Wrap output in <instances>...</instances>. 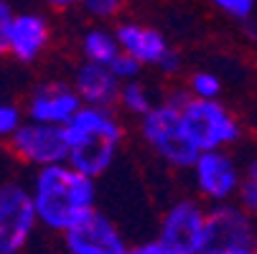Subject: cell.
Segmentation results:
<instances>
[{
	"mask_svg": "<svg viewBox=\"0 0 257 254\" xmlns=\"http://www.w3.org/2000/svg\"><path fill=\"white\" fill-rule=\"evenodd\" d=\"M54 44V21L41 8H23L13 13L8 28V59L21 66L39 64Z\"/></svg>",
	"mask_w": 257,
	"mask_h": 254,
	"instance_id": "11",
	"label": "cell"
},
{
	"mask_svg": "<svg viewBox=\"0 0 257 254\" xmlns=\"http://www.w3.org/2000/svg\"><path fill=\"white\" fill-rule=\"evenodd\" d=\"M194 193L204 203H224L234 201L242 183V165L234 158L232 148L201 150L189 168Z\"/></svg>",
	"mask_w": 257,
	"mask_h": 254,
	"instance_id": "9",
	"label": "cell"
},
{
	"mask_svg": "<svg viewBox=\"0 0 257 254\" xmlns=\"http://www.w3.org/2000/svg\"><path fill=\"white\" fill-rule=\"evenodd\" d=\"M23 120H26L23 107H18L16 102H8V99H0V140H8Z\"/></svg>",
	"mask_w": 257,
	"mask_h": 254,
	"instance_id": "21",
	"label": "cell"
},
{
	"mask_svg": "<svg viewBox=\"0 0 257 254\" xmlns=\"http://www.w3.org/2000/svg\"><path fill=\"white\" fill-rule=\"evenodd\" d=\"M186 97V87L171 89L163 99L156 102L151 112L135 120L138 137L158 160L173 170H189L199 155L196 145L189 140L181 117V102Z\"/></svg>",
	"mask_w": 257,
	"mask_h": 254,
	"instance_id": "3",
	"label": "cell"
},
{
	"mask_svg": "<svg viewBox=\"0 0 257 254\" xmlns=\"http://www.w3.org/2000/svg\"><path fill=\"white\" fill-rule=\"evenodd\" d=\"M64 132L69 142V163L99 180L122 150V112L117 107L82 104V110L64 125Z\"/></svg>",
	"mask_w": 257,
	"mask_h": 254,
	"instance_id": "2",
	"label": "cell"
},
{
	"mask_svg": "<svg viewBox=\"0 0 257 254\" xmlns=\"http://www.w3.org/2000/svg\"><path fill=\"white\" fill-rule=\"evenodd\" d=\"M209 203L199 196L176 198L161 216L156 236L166 246V254H204Z\"/></svg>",
	"mask_w": 257,
	"mask_h": 254,
	"instance_id": "8",
	"label": "cell"
},
{
	"mask_svg": "<svg viewBox=\"0 0 257 254\" xmlns=\"http://www.w3.org/2000/svg\"><path fill=\"white\" fill-rule=\"evenodd\" d=\"M244 31H247V36H249L252 41H257V18L247 21V23H244Z\"/></svg>",
	"mask_w": 257,
	"mask_h": 254,
	"instance_id": "25",
	"label": "cell"
},
{
	"mask_svg": "<svg viewBox=\"0 0 257 254\" xmlns=\"http://www.w3.org/2000/svg\"><path fill=\"white\" fill-rule=\"evenodd\" d=\"M127 0H82L79 8L84 11L87 18L97 21V23H112L125 13Z\"/></svg>",
	"mask_w": 257,
	"mask_h": 254,
	"instance_id": "20",
	"label": "cell"
},
{
	"mask_svg": "<svg viewBox=\"0 0 257 254\" xmlns=\"http://www.w3.org/2000/svg\"><path fill=\"white\" fill-rule=\"evenodd\" d=\"M16 8L11 6V0H0V59L8 56V28L13 21Z\"/></svg>",
	"mask_w": 257,
	"mask_h": 254,
	"instance_id": "23",
	"label": "cell"
},
{
	"mask_svg": "<svg viewBox=\"0 0 257 254\" xmlns=\"http://www.w3.org/2000/svg\"><path fill=\"white\" fill-rule=\"evenodd\" d=\"M41 229L31 186L0 180V254H21Z\"/></svg>",
	"mask_w": 257,
	"mask_h": 254,
	"instance_id": "6",
	"label": "cell"
},
{
	"mask_svg": "<svg viewBox=\"0 0 257 254\" xmlns=\"http://www.w3.org/2000/svg\"><path fill=\"white\" fill-rule=\"evenodd\" d=\"M122 46L117 39V31L115 26L109 23H97L84 28L79 36V56L84 61H94V64H112L120 56Z\"/></svg>",
	"mask_w": 257,
	"mask_h": 254,
	"instance_id": "15",
	"label": "cell"
},
{
	"mask_svg": "<svg viewBox=\"0 0 257 254\" xmlns=\"http://www.w3.org/2000/svg\"><path fill=\"white\" fill-rule=\"evenodd\" d=\"M82 97L74 89L71 82H61V79H51L44 82L39 87H33L31 94L23 102V112L28 120L36 122H49V125H66L82 110Z\"/></svg>",
	"mask_w": 257,
	"mask_h": 254,
	"instance_id": "13",
	"label": "cell"
},
{
	"mask_svg": "<svg viewBox=\"0 0 257 254\" xmlns=\"http://www.w3.org/2000/svg\"><path fill=\"white\" fill-rule=\"evenodd\" d=\"M6 145H8V153L13 155V160L33 170L69 160V142H66V132L61 125L36 122L26 117L18 125V130L6 140Z\"/></svg>",
	"mask_w": 257,
	"mask_h": 254,
	"instance_id": "10",
	"label": "cell"
},
{
	"mask_svg": "<svg viewBox=\"0 0 257 254\" xmlns=\"http://www.w3.org/2000/svg\"><path fill=\"white\" fill-rule=\"evenodd\" d=\"M234 201L257 219V155L249 158L242 165V183H239V191H237Z\"/></svg>",
	"mask_w": 257,
	"mask_h": 254,
	"instance_id": "19",
	"label": "cell"
},
{
	"mask_svg": "<svg viewBox=\"0 0 257 254\" xmlns=\"http://www.w3.org/2000/svg\"><path fill=\"white\" fill-rule=\"evenodd\" d=\"M71 84L79 92L84 104L117 107L122 79L107 64H94V61L82 59L74 69V74H71Z\"/></svg>",
	"mask_w": 257,
	"mask_h": 254,
	"instance_id": "14",
	"label": "cell"
},
{
	"mask_svg": "<svg viewBox=\"0 0 257 254\" xmlns=\"http://www.w3.org/2000/svg\"><path fill=\"white\" fill-rule=\"evenodd\" d=\"M181 117L189 140L196 145L199 153L214 148H234L244 135L239 115L219 97L201 99L186 89V97L181 102Z\"/></svg>",
	"mask_w": 257,
	"mask_h": 254,
	"instance_id": "4",
	"label": "cell"
},
{
	"mask_svg": "<svg viewBox=\"0 0 257 254\" xmlns=\"http://www.w3.org/2000/svg\"><path fill=\"white\" fill-rule=\"evenodd\" d=\"M61 246L69 254H127L133 244L122 229L99 208L89 211L71 229L61 234Z\"/></svg>",
	"mask_w": 257,
	"mask_h": 254,
	"instance_id": "12",
	"label": "cell"
},
{
	"mask_svg": "<svg viewBox=\"0 0 257 254\" xmlns=\"http://www.w3.org/2000/svg\"><path fill=\"white\" fill-rule=\"evenodd\" d=\"M109 69H112L122 82H127V79H138L143 71H145V66H143L138 59H133L130 54H125V51H120V56H117L112 64H109Z\"/></svg>",
	"mask_w": 257,
	"mask_h": 254,
	"instance_id": "22",
	"label": "cell"
},
{
	"mask_svg": "<svg viewBox=\"0 0 257 254\" xmlns=\"http://www.w3.org/2000/svg\"><path fill=\"white\" fill-rule=\"evenodd\" d=\"M28 186L41 229L56 236L97 208V178L69 160L36 168Z\"/></svg>",
	"mask_w": 257,
	"mask_h": 254,
	"instance_id": "1",
	"label": "cell"
},
{
	"mask_svg": "<svg viewBox=\"0 0 257 254\" xmlns=\"http://www.w3.org/2000/svg\"><path fill=\"white\" fill-rule=\"evenodd\" d=\"M204 254H257V219L237 201L211 203Z\"/></svg>",
	"mask_w": 257,
	"mask_h": 254,
	"instance_id": "5",
	"label": "cell"
},
{
	"mask_svg": "<svg viewBox=\"0 0 257 254\" xmlns=\"http://www.w3.org/2000/svg\"><path fill=\"white\" fill-rule=\"evenodd\" d=\"M117 39L125 54H130L133 59H138L145 69H156L158 74L173 79L183 71V59L181 54L173 49V44L168 41V36L145 23V21H135V18H122L115 23Z\"/></svg>",
	"mask_w": 257,
	"mask_h": 254,
	"instance_id": "7",
	"label": "cell"
},
{
	"mask_svg": "<svg viewBox=\"0 0 257 254\" xmlns=\"http://www.w3.org/2000/svg\"><path fill=\"white\" fill-rule=\"evenodd\" d=\"M158 97L153 92L151 84H145L140 77L138 79H127L120 87V97H117V110L133 120H140L145 112H151L156 107Z\"/></svg>",
	"mask_w": 257,
	"mask_h": 254,
	"instance_id": "16",
	"label": "cell"
},
{
	"mask_svg": "<svg viewBox=\"0 0 257 254\" xmlns=\"http://www.w3.org/2000/svg\"><path fill=\"white\" fill-rule=\"evenodd\" d=\"M209 8H214L219 16H224L234 23H247L257 18V0H204Z\"/></svg>",
	"mask_w": 257,
	"mask_h": 254,
	"instance_id": "18",
	"label": "cell"
},
{
	"mask_svg": "<svg viewBox=\"0 0 257 254\" xmlns=\"http://www.w3.org/2000/svg\"><path fill=\"white\" fill-rule=\"evenodd\" d=\"M183 87L189 89V94L201 97V99H216V97H222V89H224L222 77L209 71V69L191 71V74L186 77V82H183Z\"/></svg>",
	"mask_w": 257,
	"mask_h": 254,
	"instance_id": "17",
	"label": "cell"
},
{
	"mask_svg": "<svg viewBox=\"0 0 257 254\" xmlns=\"http://www.w3.org/2000/svg\"><path fill=\"white\" fill-rule=\"evenodd\" d=\"M39 3H41L44 8H49V11L61 13V11H74V8H79L82 0H39Z\"/></svg>",
	"mask_w": 257,
	"mask_h": 254,
	"instance_id": "24",
	"label": "cell"
}]
</instances>
